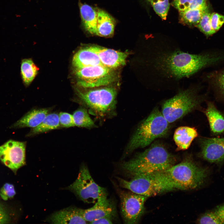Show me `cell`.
Listing matches in <instances>:
<instances>
[{
    "label": "cell",
    "mask_w": 224,
    "mask_h": 224,
    "mask_svg": "<svg viewBox=\"0 0 224 224\" xmlns=\"http://www.w3.org/2000/svg\"><path fill=\"white\" fill-rule=\"evenodd\" d=\"M60 127L58 114L55 113H49L38 126L32 129L27 136H31L56 129Z\"/></svg>",
    "instance_id": "cell-22"
},
{
    "label": "cell",
    "mask_w": 224,
    "mask_h": 224,
    "mask_svg": "<svg viewBox=\"0 0 224 224\" xmlns=\"http://www.w3.org/2000/svg\"><path fill=\"white\" fill-rule=\"evenodd\" d=\"M112 217H104L95 220L90 223L91 224H112Z\"/></svg>",
    "instance_id": "cell-35"
},
{
    "label": "cell",
    "mask_w": 224,
    "mask_h": 224,
    "mask_svg": "<svg viewBox=\"0 0 224 224\" xmlns=\"http://www.w3.org/2000/svg\"><path fill=\"white\" fill-rule=\"evenodd\" d=\"M198 136L197 129L194 127L181 126L175 131L173 138L177 146L176 151L187 149L193 141Z\"/></svg>",
    "instance_id": "cell-18"
},
{
    "label": "cell",
    "mask_w": 224,
    "mask_h": 224,
    "mask_svg": "<svg viewBox=\"0 0 224 224\" xmlns=\"http://www.w3.org/2000/svg\"><path fill=\"white\" fill-rule=\"evenodd\" d=\"M196 222L198 224H224V203L202 214Z\"/></svg>",
    "instance_id": "cell-23"
},
{
    "label": "cell",
    "mask_w": 224,
    "mask_h": 224,
    "mask_svg": "<svg viewBox=\"0 0 224 224\" xmlns=\"http://www.w3.org/2000/svg\"><path fill=\"white\" fill-rule=\"evenodd\" d=\"M147 0L149 2L150 0Z\"/></svg>",
    "instance_id": "cell-36"
},
{
    "label": "cell",
    "mask_w": 224,
    "mask_h": 224,
    "mask_svg": "<svg viewBox=\"0 0 224 224\" xmlns=\"http://www.w3.org/2000/svg\"><path fill=\"white\" fill-rule=\"evenodd\" d=\"M72 115L75 126L87 128L95 127L94 122L85 108H79L73 113Z\"/></svg>",
    "instance_id": "cell-26"
},
{
    "label": "cell",
    "mask_w": 224,
    "mask_h": 224,
    "mask_svg": "<svg viewBox=\"0 0 224 224\" xmlns=\"http://www.w3.org/2000/svg\"><path fill=\"white\" fill-rule=\"evenodd\" d=\"M10 214L6 206L0 203V224L8 223L11 219Z\"/></svg>",
    "instance_id": "cell-32"
},
{
    "label": "cell",
    "mask_w": 224,
    "mask_h": 224,
    "mask_svg": "<svg viewBox=\"0 0 224 224\" xmlns=\"http://www.w3.org/2000/svg\"><path fill=\"white\" fill-rule=\"evenodd\" d=\"M208 7H205L197 9H188L180 12L181 22L189 25L197 26L200 21L205 10Z\"/></svg>",
    "instance_id": "cell-24"
},
{
    "label": "cell",
    "mask_w": 224,
    "mask_h": 224,
    "mask_svg": "<svg viewBox=\"0 0 224 224\" xmlns=\"http://www.w3.org/2000/svg\"><path fill=\"white\" fill-rule=\"evenodd\" d=\"M169 124L159 109L155 108L138 127L126 148L125 155L136 149L145 147L155 139L165 136L169 129Z\"/></svg>",
    "instance_id": "cell-3"
},
{
    "label": "cell",
    "mask_w": 224,
    "mask_h": 224,
    "mask_svg": "<svg viewBox=\"0 0 224 224\" xmlns=\"http://www.w3.org/2000/svg\"><path fill=\"white\" fill-rule=\"evenodd\" d=\"M97 21L96 35L109 37L114 34L115 25L114 18L105 11L97 9Z\"/></svg>",
    "instance_id": "cell-21"
},
{
    "label": "cell",
    "mask_w": 224,
    "mask_h": 224,
    "mask_svg": "<svg viewBox=\"0 0 224 224\" xmlns=\"http://www.w3.org/2000/svg\"><path fill=\"white\" fill-rule=\"evenodd\" d=\"M117 91L114 87L99 88L82 92L78 96L96 115L104 117L114 112L115 108Z\"/></svg>",
    "instance_id": "cell-7"
},
{
    "label": "cell",
    "mask_w": 224,
    "mask_h": 224,
    "mask_svg": "<svg viewBox=\"0 0 224 224\" xmlns=\"http://www.w3.org/2000/svg\"><path fill=\"white\" fill-rule=\"evenodd\" d=\"M210 23L212 29L216 32L224 23V16L216 12L211 13Z\"/></svg>",
    "instance_id": "cell-30"
},
{
    "label": "cell",
    "mask_w": 224,
    "mask_h": 224,
    "mask_svg": "<svg viewBox=\"0 0 224 224\" xmlns=\"http://www.w3.org/2000/svg\"><path fill=\"white\" fill-rule=\"evenodd\" d=\"M72 64L75 68L103 65L98 55L90 46L78 50L73 57Z\"/></svg>",
    "instance_id": "cell-16"
},
{
    "label": "cell",
    "mask_w": 224,
    "mask_h": 224,
    "mask_svg": "<svg viewBox=\"0 0 224 224\" xmlns=\"http://www.w3.org/2000/svg\"><path fill=\"white\" fill-rule=\"evenodd\" d=\"M98 55L102 65L114 70L125 64L129 54L97 46H90Z\"/></svg>",
    "instance_id": "cell-13"
},
{
    "label": "cell",
    "mask_w": 224,
    "mask_h": 224,
    "mask_svg": "<svg viewBox=\"0 0 224 224\" xmlns=\"http://www.w3.org/2000/svg\"><path fill=\"white\" fill-rule=\"evenodd\" d=\"M202 158L211 163L217 164L224 161V138H203L200 139Z\"/></svg>",
    "instance_id": "cell-12"
},
{
    "label": "cell",
    "mask_w": 224,
    "mask_h": 224,
    "mask_svg": "<svg viewBox=\"0 0 224 224\" xmlns=\"http://www.w3.org/2000/svg\"><path fill=\"white\" fill-rule=\"evenodd\" d=\"M177 189H194L200 187L207 177L208 170L200 167L191 159L186 158L164 171Z\"/></svg>",
    "instance_id": "cell-5"
},
{
    "label": "cell",
    "mask_w": 224,
    "mask_h": 224,
    "mask_svg": "<svg viewBox=\"0 0 224 224\" xmlns=\"http://www.w3.org/2000/svg\"><path fill=\"white\" fill-rule=\"evenodd\" d=\"M156 12L163 20L166 18L170 7L169 0H150Z\"/></svg>",
    "instance_id": "cell-28"
},
{
    "label": "cell",
    "mask_w": 224,
    "mask_h": 224,
    "mask_svg": "<svg viewBox=\"0 0 224 224\" xmlns=\"http://www.w3.org/2000/svg\"><path fill=\"white\" fill-rule=\"evenodd\" d=\"M211 14L208 7L204 12L198 24L196 26L206 36H210L215 33L211 26Z\"/></svg>",
    "instance_id": "cell-27"
},
{
    "label": "cell",
    "mask_w": 224,
    "mask_h": 224,
    "mask_svg": "<svg viewBox=\"0 0 224 224\" xmlns=\"http://www.w3.org/2000/svg\"><path fill=\"white\" fill-rule=\"evenodd\" d=\"M75 73L79 79L77 84L84 88L107 86L117 79L114 70L102 65L75 68Z\"/></svg>",
    "instance_id": "cell-9"
},
{
    "label": "cell",
    "mask_w": 224,
    "mask_h": 224,
    "mask_svg": "<svg viewBox=\"0 0 224 224\" xmlns=\"http://www.w3.org/2000/svg\"><path fill=\"white\" fill-rule=\"evenodd\" d=\"M121 213L124 223H137L144 213V203L147 197L131 191L119 192Z\"/></svg>",
    "instance_id": "cell-10"
},
{
    "label": "cell",
    "mask_w": 224,
    "mask_h": 224,
    "mask_svg": "<svg viewBox=\"0 0 224 224\" xmlns=\"http://www.w3.org/2000/svg\"><path fill=\"white\" fill-rule=\"evenodd\" d=\"M116 178L121 187L147 197L177 189L164 171L135 176L129 181L119 177Z\"/></svg>",
    "instance_id": "cell-4"
},
{
    "label": "cell",
    "mask_w": 224,
    "mask_h": 224,
    "mask_svg": "<svg viewBox=\"0 0 224 224\" xmlns=\"http://www.w3.org/2000/svg\"><path fill=\"white\" fill-rule=\"evenodd\" d=\"M65 189L73 193L84 202L88 203H95L99 199L107 197L108 194L106 189L95 182L85 164L80 166L75 181Z\"/></svg>",
    "instance_id": "cell-8"
},
{
    "label": "cell",
    "mask_w": 224,
    "mask_h": 224,
    "mask_svg": "<svg viewBox=\"0 0 224 224\" xmlns=\"http://www.w3.org/2000/svg\"><path fill=\"white\" fill-rule=\"evenodd\" d=\"M26 142L10 140L0 146V160L16 173L26 164Z\"/></svg>",
    "instance_id": "cell-11"
},
{
    "label": "cell",
    "mask_w": 224,
    "mask_h": 224,
    "mask_svg": "<svg viewBox=\"0 0 224 224\" xmlns=\"http://www.w3.org/2000/svg\"><path fill=\"white\" fill-rule=\"evenodd\" d=\"M192 0H174L173 3L174 6L180 12L188 9Z\"/></svg>",
    "instance_id": "cell-33"
},
{
    "label": "cell",
    "mask_w": 224,
    "mask_h": 224,
    "mask_svg": "<svg viewBox=\"0 0 224 224\" xmlns=\"http://www.w3.org/2000/svg\"><path fill=\"white\" fill-rule=\"evenodd\" d=\"M49 112V110L46 108L32 110L12 124L11 128H35L42 122Z\"/></svg>",
    "instance_id": "cell-17"
},
{
    "label": "cell",
    "mask_w": 224,
    "mask_h": 224,
    "mask_svg": "<svg viewBox=\"0 0 224 224\" xmlns=\"http://www.w3.org/2000/svg\"><path fill=\"white\" fill-rule=\"evenodd\" d=\"M151 49L152 87H175L180 80L222 59L207 54H191L177 47H152Z\"/></svg>",
    "instance_id": "cell-1"
},
{
    "label": "cell",
    "mask_w": 224,
    "mask_h": 224,
    "mask_svg": "<svg viewBox=\"0 0 224 224\" xmlns=\"http://www.w3.org/2000/svg\"><path fill=\"white\" fill-rule=\"evenodd\" d=\"M38 68L30 59H25L22 61L21 71L22 80L25 85L30 84L37 75Z\"/></svg>",
    "instance_id": "cell-25"
},
{
    "label": "cell",
    "mask_w": 224,
    "mask_h": 224,
    "mask_svg": "<svg viewBox=\"0 0 224 224\" xmlns=\"http://www.w3.org/2000/svg\"><path fill=\"white\" fill-rule=\"evenodd\" d=\"M175 157L162 145L154 144L120 165L122 170L133 177L162 172L174 165Z\"/></svg>",
    "instance_id": "cell-2"
},
{
    "label": "cell",
    "mask_w": 224,
    "mask_h": 224,
    "mask_svg": "<svg viewBox=\"0 0 224 224\" xmlns=\"http://www.w3.org/2000/svg\"><path fill=\"white\" fill-rule=\"evenodd\" d=\"M53 224H86L87 222L82 216L80 208L69 207L54 212L48 219Z\"/></svg>",
    "instance_id": "cell-15"
},
{
    "label": "cell",
    "mask_w": 224,
    "mask_h": 224,
    "mask_svg": "<svg viewBox=\"0 0 224 224\" xmlns=\"http://www.w3.org/2000/svg\"><path fill=\"white\" fill-rule=\"evenodd\" d=\"M61 127L69 128L75 126L72 115L68 113L61 112L58 114Z\"/></svg>",
    "instance_id": "cell-31"
},
{
    "label": "cell",
    "mask_w": 224,
    "mask_h": 224,
    "mask_svg": "<svg viewBox=\"0 0 224 224\" xmlns=\"http://www.w3.org/2000/svg\"><path fill=\"white\" fill-rule=\"evenodd\" d=\"M207 0H193L188 9L199 8L207 5Z\"/></svg>",
    "instance_id": "cell-34"
},
{
    "label": "cell",
    "mask_w": 224,
    "mask_h": 224,
    "mask_svg": "<svg viewBox=\"0 0 224 224\" xmlns=\"http://www.w3.org/2000/svg\"><path fill=\"white\" fill-rule=\"evenodd\" d=\"M79 5L82 24L85 29L90 34L96 35L97 9L86 4L80 3Z\"/></svg>",
    "instance_id": "cell-20"
},
{
    "label": "cell",
    "mask_w": 224,
    "mask_h": 224,
    "mask_svg": "<svg viewBox=\"0 0 224 224\" xmlns=\"http://www.w3.org/2000/svg\"><path fill=\"white\" fill-rule=\"evenodd\" d=\"M81 214L86 222L93 221L104 217H112L115 214L114 204L107 197L99 199L92 207L86 209L80 208Z\"/></svg>",
    "instance_id": "cell-14"
},
{
    "label": "cell",
    "mask_w": 224,
    "mask_h": 224,
    "mask_svg": "<svg viewBox=\"0 0 224 224\" xmlns=\"http://www.w3.org/2000/svg\"><path fill=\"white\" fill-rule=\"evenodd\" d=\"M212 133L214 135L224 133V116L211 102H209L205 112Z\"/></svg>",
    "instance_id": "cell-19"
},
{
    "label": "cell",
    "mask_w": 224,
    "mask_h": 224,
    "mask_svg": "<svg viewBox=\"0 0 224 224\" xmlns=\"http://www.w3.org/2000/svg\"><path fill=\"white\" fill-rule=\"evenodd\" d=\"M16 194L13 185L9 183L5 184L0 190V196L5 201L12 198Z\"/></svg>",
    "instance_id": "cell-29"
},
{
    "label": "cell",
    "mask_w": 224,
    "mask_h": 224,
    "mask_svg": "<svg viewBox=\"0 0 224 224\" xmlns=\"http://www.w3.org/2000/svg\"><path fill=\"white\" fill-rule=\"evenodd\" d=\"M197 87L191 85L180 90L173 97L164 101L161 113L169 123H172L196 109L201 102Z\"/></svg>",
    "instance_id": "cell-6"
}]
</instances>
